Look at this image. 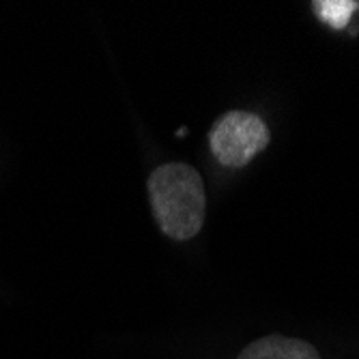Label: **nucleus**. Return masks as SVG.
<instances>
[{
  "instance_id": "obj_1",
  "label": "nucleus",
  "mask_w": 359,
  "mask_h": 359,
  "mask_svg": "<svg viewBox=\"0 0 359 359\" xmlns=\"http://www.w3.org/2000/svg\"><path fill=\"white\" fill-rule=\"evenodd\" d=\"M153 215L164 235L187 241L201 233L207 213L205 183L198 170L181 161L159 166L149 177Z\"/></svg>"
},
{
  "instance_id": "obj_2",
  "label": "nucleus",
  "mask_w": 359,
  "mask_h": 359,
  "mask_svg": "<svg viewBox=\"0 0 359 359\" xmlns=\"http://www.w3.org/2000/svg\"><path fill=\"white\" fill-rule=\"evenodd\" d=\"M269 144V129L263 118L233 110L219 116L209 134V147L215 159L224 166L241 168Z\"/></svg>"
},
{
  "instance_id": "obj_3",
  "label": "nucleus",
  "mask_w": 359,
  "mask_h": 359,
  "mask_svg": "<svg viewBox=\"0 0 359 359\" xmlns=\"http://www.w3.org/2000/svg\"><path fill=\"white\" fill-rule=\"evenodd\" d=\"M237 359H320V357L316 348L304 340L273 334L245 346Z\"/></svg>"
},
{
  "instance_id": "obj_4",
  "label": "nucleus",
  "mask_w": 359,
  "mask_h": 359,
  "mask_svg": "<svg viewBox=\"0 0 359 359\" xmlns=\"http://www.w3.org/2000/svg\"><path fill=\"white\" fill-rule=\"evenodd\" d=\"M357 7L359 5L355 0H316L314 3V11L320 15V20L332 24L334 28H344Z\"/></svg>"
}]
</instances>
